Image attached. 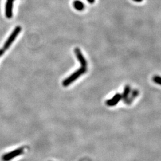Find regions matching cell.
Returning <instances> with one entry per match:
<instances>
[{
	"label": "cell",
	"instance_id": "obj_1",
	"mask_svg": "<svg viewBox=\"0 0 161 161\" xmlns=\"http://www.w3.org/2000/svg\"><path fill=\"white\" fill-rule=\"evenodd\" d=\"M87 71V68L81 67L79 69L75 71L74 73H73L71 76H69L68 78L65 79L63 81V85L64 87H68L70 84H71L73 81L77 80L79 77H80L81 75L85 73Z\"/></svg>",
	"mask_w": 161,
	"mask_h": 161
},
{
	"label": "cell",
	"instance_id": "obj_2",
	"mask_svg": "<svg viewBox=\"0 0 161 161\" xmlns=\"http://www.w3.org/2000/svg\"><path fill=\"white\" fill-rule=\"evenodd\" d=\"M25 147H20L16 149L13 151H10L9 153H5L2 156V161H10L13 159L14 158L19 156L25 151Z\"/></svg>",
	"mask_w": 161,
	"mask_h": 161
},
{
	"label": "cell",
	"instance_id": "obj_3",
	"mask_svg": "<svg viewBox=\"0 0 161 161\" xmlns=\"http://www.w3.org/2000/svg\"><path fill=\"white\" fill-rule=\"evenodd\" d=\"M22 30L20 26H17L15 28V29L13 30V32L11 33L9 37L8 38V39L6 41V42L4 43V50H7L11 45L12 44V43L14 41L15 39L16 38V37L18 36V35L19 34L20 31Z\"/></svg>",
	"mask_w": 161,
	"mask_h": 161
},
{
	"label": "cell",
	"instance_id": "obj_4",
	"mask_svg": "<svg viewBox=\"0 0 161 161\" xmlns=\"http://www.w3.org/2000/svg\"><path fill=\"white\" fill-rule=\"evenodd\" d=\"M75 54L76 55V57L78 59V61H80V65L82 67L84 68H87V61H86L85 58L84 57V56H83L81 51L79 48H76L75 49Z\"/></svg>",
	"mask_w": 161,
	"mask_h": 161
},
{
	"label": "cell",
	"instance_id": "obj_5",
	"mask_svg": "<svg viewBox=\"0 0 161 161\" xmlns=\"http://www.w3.org/2000/svg\"><path fill=\"white\" fill-rule=\"evenodd\" d=\"M121 100H122V96H121V94L117 93L115 95H114L112 98L106 100V104L108 106L113 107V106H115V105H116Z\"/></svg>",
	"mask_w": 161,
	"mask_h": 161
},
{
	"label": "cell",
	"instance_id": "obj_6",
	"mask_svg": "<svg viewBox=\"0 0 161 161\" xmlns=\"http://www.w3.org/2000/svg\"><path fill=\"white\" fill-rule=\"evenodd\" d=\"M13 0H7L6 4V16L7 18L10 19L13 16Z\"/></svg>",
	"mask_w": 161,
	"mask_h": 161
},
{
	"label": "cell",
	"instance_id": "obj_7",
	"mask_svg": "<svg viewBox=\"0 0 161 161\" xmlns=\"http://www.w3.org/2000/svg\"><path fill=\"white\" fill-rule=\"evenodd\" d=\"M139 94V91L137 90H134L131 91V94L130 95V96L128 97V98L124 101L125 103L127 104H130L132 102L133 100L136 98Z\"/></svg>",
	"mask_w": 161,
	"mask_h": 161
},
{
	"label": "cell",
	"instance_id": "obj_8",
	"mask_svg": "<svg viewBox=\"0 0 161 161\" xmlns=\"http://www.w3.org/2000/svg\"><path fill=\"white\" fill-rule=\"evenodd\" d=\"M130 92H131V87H130V86L128 85H125V87L124 88V92L121 94L122 99L124 101H125L128 98V97L130 95Z\"/></svg>",
	"mask_w": 161,
	"mask_h": 161
},
{
	"label": "cell",
	"instance_id": "obj_9",
	"mask_svg": "<svg viewBox=\"0 0 161 161\" xmlns=\"http://www.w3.org/2000/svg\"><path fill=\"white\" fill-rule=\"evenodd\" d=\"M73 6L78 11H82L85 9L84 4L80 0H75L73 2Z\"/></svg>",
	"mask_w": 161,
	"mask_h": 161
},
{
	"label": "cell",
	"instance_id": "obj_10",
	"mask_svg": "<svg viewBox=\"0 0 161 161\" xmlns=\"http://www.w3.org/2000/svg\"><path fill=\"white\" fill-rule=\"evenodd\" d=\"M153 80L155 83L161 85V77L160 76H158V75L154 76L153 77Z\"/></svg>",
	"mask_w": 161,
	"mask_h": 161
},
{
	"label": "cell",
	"instance_id": "obj_11",
	"mask_svg": "<svg viewBox=\"0 0 161 161\" xmlns=\"http://www.w3.org/2000/svg\"><path fill=\"white\" fill-rule=\"evenodd\" d=\"M88 1V2H89L90 4H94L95 2V0H87Z\"/></svg>",
	"mask_w": 161,
	"mask_h": 161
},
{
	"label": "cell",
	"instance_id": "obj_12",
	"mask_svg": "<svg viewBox=\"0 0 161 161\" xmlns=\"http://www.w3.org/2000/svg\"><path fill=\"white\" fill-rule=\"evenodd\" d=\"M4 49H0V57L4 54Z\"/></svg>",
	"mask_w": 161,
	"mask_h": 161
},
{
	"label": "cell",
	"instance_id": "obj_13",
	"mask_svg": "<svg viewBox=\"0 0 161 161\" xmlns=\"http://www.w3.org/2000/svg\"><path fill=\"white\" fill-rule=\"evenodd\" d=\"M135 2H141L143 0H133Z\"/></svg>",
	"mask_w": 161,
	"mask_h": 161
},
{
	"label": "cell",
	"instance_id": "obj_14",
	"mask_svg": "<svg viewBox=\"0 0 161 161\" xmlns=\"http://www.w3.org/2000/svg\"><path fill=\"white\" fill-rule=\"evenodd\" d=\"M13 1H14V0H13Z\"/></svg>",
	"mask_w": 161,
	"mask_h": 161
}]
</instances>
